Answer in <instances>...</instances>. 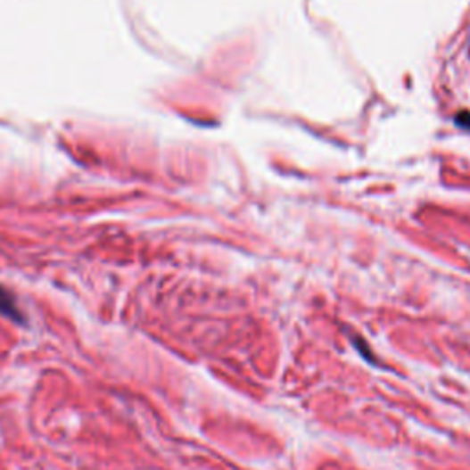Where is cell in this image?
<instances>
[{
	"label": "cell",
	"instance_id": "cell-1",
	"mask_svg": "<svg viewBox=\"0 0 470 470\" xmlns=\"http://www.w3.org/2000/svg\"><path fill=\"white\" fill-rule=\"evenodd\" d=\"M0 317H4V318H8V320H12L15 324H24L26 322V318L21 312L13 294L8 289H4L3 285H0Z\"/></svg>",
	"mask_w": 470,
	"mask_h": 470
}]
</instances>
